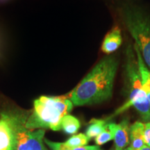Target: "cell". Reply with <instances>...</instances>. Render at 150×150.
<instances>
[{"label": "cell", "mask_w": 150, "mask_h": 150, "mask_svg": "<svg viewBox=\"0 0 150 150\" xmlns=\"http://www.w3.org/2000/svg\"><path fill=\"white\" fill-rule=\"evenodd\" d=\"M117 61L114 56L104 58L67 97L74 106L98 104L112 95Z\"/></svg>", "instance_id": "1"}, {"label": "cell", "mask_w": 150, "mask_h": 150, "mask_svg": "<svg viewBox=\"0 0 150 150\" xmlns=\"http://www.w3.org/2000/svg\"><path fill=\"white\" fill-rule=\"evenodd\" d=\"M73 106L66 96L40 97L34 101L33 112L26 118L25 127L31 130H61L62 119L70 113Z\"/></svg>", "instance_id": "2"}, {"label": "cell", "mask_w": 150, "mask_h": 150, "mask_svg": "<svg viewBox=\"0 0 150 150\" xmlns=\"http://www.w3.org/2000/svg\"><path fill=\"white\" fill-rule=\"evenodd\" d=\"M127 61L125 76L128 86L129 99L120 108L116 110L112 116L125 111L131 106H134L144 121L150 122V105L147 95L142 88V81L138 69V61L134 47L129 45L127 49Z\"/></svg>", "instance_id": "3"}, {"label": "cell", "mask_w": 150, "mask_h": 150, "mask_svg": "<svg viewBox=\"0 0 150 150\" xmlns=\"http://www.w3.org/2000/svg\"><path fill=\"white\" fill-rule=\"evenodd\" d=\"M123 18L135 45L150 70V19L139 9L129 6L124 8Z\"/></svg>", "instance_id": "4"}, {"label": "cell", "mask_w": 150, "mask_h": 150, "mask_svg": "<svg viewBox=\"0 0 150 150\" xmlns=\"http://www.w3.org/2000/svg\"><path fill=\"white\" fill-rule=\"evenodd\" d=\"M13 114V113H12ZM15 131L14 150H48L44 144V129L31 130L25 127L27 117L13 114Z\"/></svg>", "instance_id": "5"}, {"label": "cell", "mask_w": 150, "mask_h": 150, "mask_svg": "<svg viewBox=\"0 0 150 150\" xmlns=\"http://www.w3.org/2000/svg\"><path fill=\"white\" fill-rule=\"evenodd\" d=\"M15 131L12 113L3 112L0 117V150H14Z\"/></svg>", "instance_id": "6"}, {"label": "cell", "mask_w": 150, "mask_h": 150, "mask_svg": "<svg viewBox=\"0 0 150 150\" xmlns=\"http://www.w3.org/2000/svg\"><path fill=\"white\" fill-rule=\"evenodd\" d=\"M115 150H125L129 144V121L123 120L120 124H115Z\"/></svg>", "instance_id": "7"}, {"label": "cell", "mask_w": 150, "mask_h": 150, "mask_svg": "<svg viewBox=\"0 0 150 150\" xmlns=\"http://www.w3.org/2000/svg\"><path fill=\"white\" fill-rule=\"evenodd\" d=\"M130 148L138 149L146 145L144 139V123L136 122L129 127Z\"/></svg>", "instance_id": "8"}, {"label": "cell", "mask_w": 150, "mask_h": 150, "mask_svg": "<svg viewBox=\"0 0 150 150\" xmlns=\"http://www.w3.org/2000/svg\"><path fill=\"white\" fill-rule=\"evenodd\" d=\"M134 49L136 54L137 61H138V69H139L140 78H141L142 81V88H143L144 91L145 92L147 100L150 105V71L148 69L147 65H146L145 62H144L139 50L135 44L134 45Z\"/></svg>", "instance_id": "9"}, {"label": "cell", "mask_w": 150, "mask_h": 150, "mask_svg": "<svg viewBox=\"0 0 150 150\" xmlns=\"http://www.w3.org/2000/svg\"><path fill=\"white\" fill-rule=\"evenodd\" d=\"M121 44V31L119 27H115L105 36L102 43V50L104 53H112L117 50Z\"/></svg>", "instance_id": "10"}, {"label": "cell", "mask_w": 150, "mask_h": 150, "mask_svg": "<svg viewBox=\"0 0 150 150\" xmlns=\"http://www.w3.org/2000/svg\"><path fill=\"white\" fill-rule=\"evenodd\" d=\"M106 121L104 120L93 119L86 130V135L89 139L96 138V137L105 130L106 127Z\"/></svg>", "instance_id": "11"}, {"label": "cell", "mask_w": 150, "mask_h": 150, "mask_svg": "<svg viewBox=\"0 0 150 150\" xmlns=\"http://www.w3.org/2000/svg\"><path fill=\"white\" fill-rule=\"evenodd\" d=\"M80 122L77 118L70 115L63 117L61 122V128L67 134H74L80 128Z\"/></svg>", "instance_id": "12"}, {"label": "cell", "mask_w": 150, "mask_h": 150, "mask_svg": "<svg viewBox=\"0 0 150 150\" xmlns=\"http://www.w3.org/2000/svg\"><path fill=\"white\" fill-rule=\"evenodd\" d=\"M114 136H115V123L107 124L105 130L95 138V142L98 146L102 145L110 140H113Z\"/></svg>", "instance_id": "13"}, {"label": "cell", "mask_w": 150, "mask_h": 150, "mask_svg": "<svg viewBox=\"0 0 150 150\" xmlns=\"http://www.w3.org/2000/svg\"><path fill=\"white\" fill-rule=\"evenodd\" d=\"M89 140L90 139L86 134H79L70 137L65 142V144L68 148H70L71 149H74L75 148L86 146Z\"/></svg>", "instance_id": "14"}, {"label": "cell", "mask_w": 150, "mask_h": 150, "mask_svg": "<svg viewBox=\"0 0 150 150\" xmlns=\"http://www.w3.org/2000/svg\"><path fill=\"white\" fill-rule=\"evenodd\" d=\"M44 142L52 150H72L65 145V142H57L44 138Z\"/></svg>", "instance_id": "15"}, {"label": "cell", "mask_w": 150, "mask_h": 150, "mask_svg": "<svg viewBox=\"0 0 150 150\" xmlns=\"http://www.w3.org/2000/svg\"><path fill=\"white\" fill-rule=\"evenodd\" d=\"M144 139L145 145L150 147V122L144 123Z\"/></svg>", "instance_id": "16"}, {"label": "cell", "mask_w": 150, "mask_h": 150, "mask_svg": "<svg viewBox=\"0 0 150 150\" xmlns=\"http://www.w3.org/2000/svg\"><path fill=\"white\" fill-rule=\"evenodd\" d=\"M72 150H102V149H100L98 146H95V145L86 146H86H83V147L75 148V149Z\"/></svg>", "instance_id": "17"}, {"label": "cell", "mask_w": 150, "mask_h": 150, "mask_svg": "<svg viewBox=\"0 0 150 150\" xmlns=\"http://www.w3.org/2000/svg\"><path fill=\"white\" fill-rule=\"evenodd\" d=\"M127 150H150V147H149V146L147 145H145L144 147H142L140 148V149H133L130 147H128L127 148Z\"/></svg>", "instance_id": "18"}, {"label": "cell", "mask_w": 150, "mask_h": 150, "mask_svg": "<svg viewBox=\"0 0 150 150\" xmlns=\"http://www.w3.org/2000/svg\"><path fill=\"white\" fill-rule=\"evenodd\" d=\"M8 1H10V0H0V3H5Z\"/></svg>", "instance_id": "19"}, {"label": "cell", "mask_w": 150, "mask_h": 150, "mask_svg": "<svg viewBox=\"0 0 150 150\" xmlns=\"http://www.w3.org/2000/svg\"><path fill=\"white\" fill-rule=\"evenodd\" d=\"M125 150H127V149H125Z\"/></svg>", "instance_id": "20"}]
</instances>
